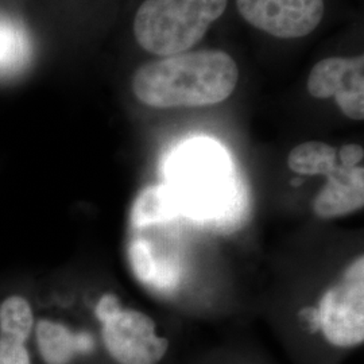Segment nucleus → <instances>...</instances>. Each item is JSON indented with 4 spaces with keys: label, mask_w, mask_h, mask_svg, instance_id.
<instances>
[{
    "label": "nucleus",
    "mask_w": 364,
    "mask_h": 364,
    "mask_svg": "<svg viewBox=\"0 0 364 364\" xmlns=\"http://www.w3.org/2000/svg\"><path fill=\"white\" fill-rule=\"evenodd\" d=\"M102 324L105 350L119 364H158L169 350L156 323L139 311L120 308Z\"/></svg>",
    "instance_id": "39448f33"
},
{
    "label": "nucleus",
    "mask_w": 364,
    "mask_h": 364,
    "mask_svg": "<svg viewBox=\"0 0 364 364\" xmlns=\"http://www.w3.org/2000/svg\"><path fill=\"white\" fill-rule=\"evenodd\" d=\"M338 162L344 166H360L363 165L364 150L359 144H344L338 150Z\"/></svg>",
    "instance_id": "dca6fc26"
},
{
    "label": "nucleus",
    "mask_w": 364,
    "mask_h": 364,
    "mask_svg": "<svg viewBox=\"0 0 364 364\" xmlns=\"http://www.w3.org/2000/svg\"><path fill=\"white\" fill-rule=\"evenodd\" d=\"M120 301L114 294H105L103 299L99 301L96 308V316L103 323L108 317H111L114 313L120 309Z\"/></svg>",
    "instance_id": "f3484780"
},
{
    "label": "nucleus",
    "mask_w": 364,
    "mask_h": 364,
    "mask_svg": "<svg viewBox=\"0 0 364 364\" xmlns=\"http://www.w3.org/2000/svg\"><path fill=\"white\" fill-rule=\"evenodd\" d=\"M228 0H144L134 18V37L146 52L169 57L188 52L207 34Z\"/></svg>",
    "instance_id": "7ed1b4c3"
},
{
    "label": "nucleus",
    "mask_w": 364,
    "mask_h": 364,
    "mask_svg": "<svg viewBox=\"0 0 364 364\" xmlns=\"http://www.w3.org/2000/svg\"><path fill=\"white\" fill-rule=\"evenodd\" d=\"M0 364H30V355L23 344L0 338Z\"/></svg>",
    "instance_id": "2eb2a0df"
},
{
    "label": "nucleus",
    "mask_w": 364,
    "mask_h": 364,
    "mask_svg": "<svg viewBox=\"0 0 364 364\" xmlns=\"http://www.w3.org/2000/svg\"><path fill=\"white\" fill-rule=\"evenodd\" d=\"M318 326L336 347L350 348L364 340V258L359 255L320 301Z\"/></svg>",
    "instance_id": "20e7f679"
},
{
    "label": "nucleus",
    "mask_w": 364,
    "mask_h": 364,
    "mask_svg": "<svg viewBox=\"0 0 364 364\" xmlns=\"http://www.w3.org/2000/svg\"><path fill=\"white\" fill-rule=\"evenodd\" d=\"M180 216V205L168 183L153 185L144 189L131 209V223L135 228H144Z\"/></svg>",
    "instance_id": "9d476101"
},
{
    "label": "nucleus",
    "mask_w": 364,
    "mask_h": 364,
    "mask_svg": "<svg viewBox=\"0 0 364 364\" xmlns=\"http://www.w3.org/2000/svg\"><path fill=\"white\" fill-rule=\"evenodd\" d=\"M239 69L223 50L180 53L139 66L131 80L136 99L154 108L205 107L227 100Z\"/></svg>",
    "instance_id": "f257e3e1"
},
{
    "label": "nucleus",
    "mask_w": 364,
    "mask_h": 364,
    "mask_svg": "<svg viewBox=\"0 0 364 364\" xmlns=\"http://www.w3.org/2000/svg\"><path fill=\"white\" fill-rule=\"evenodd\" d=\"M34 317L26 299L11 296L0 305V338L25 344L31 333Z\"/></svg>",
    "instance_id": "f8f14e48"
},
{
    "label": "nucleus",
    "mask_w": 364,
    "mask_h": 364,
    "mask_svg": "<svg viewBox=\"0 0 364 364\" xmlns=\"http://www.w3.org/2000/svg\"><path fill=\"white\" fill-rule=\"evenodd\" d=\"M251 26L277 38L309 36L323 21L324 0H236Z\"/></svg>",
    "instance_id": "423d86ee"
},
{
    "label": "nucleus",
    "mask_w": 364,
    "mask_h": 364,
    "mask_svg": "<svg viewBox=\"0 0 364 364\" xmlns=\"http://www.w3.org/2000/svg\"><path fill=\"white\" fill-rule=\"evenodd\" d=\"M308 92L314 99L335 97L341 112L352 120L364 119V55L329 57L313 66Z\"/></svg>",
    "instance_id": "0eeeda50"
},
{
    "label": "nucleus",
    "mask_w": 364,
    "mask_h": 364,
    "mask_svg": "<svg viewBox=\"0 0 364 364\" xmlns=\"http://www.w3.org/2000/svg\"><path fill=\"white\" fill-rule=\"evenodd\" d=\"M129 254L134 275L142 284H154L158 269L151 246L144 239H135L131 243Z\"/></svg>",
    "instance_id": "4468645a"
},
{
    "label": "nucleus",
    "mask_w": 364,
    "mask_h": 364,
    "mask_svg": "<svg viewBox=\"0 0 364 364\" xmlns=\"http://www.w3.org/2000/svg\"><path fill=\"white\" fill-rule=\"evenodd\" d=\"M37 343L41 356L48 364H68L77 352L92 347L90 336L73 335L65 326L41 320L37 326Z\"/></svg>",
    "instance_id": "1a4fd4ad"
},
{
    "label": "nucleus",
    "mask_w": 364,
    "mask_h": 364,
    "mask_svg": "<svg viewBox=\"0 0 364 364\" xmlns=\"http://www.w3.org/2000/svg\"><path fill=\"white\" fill-rule=\"evenodd\" d=\"M326 178L328 181L313 201V212L318 218H341L363 208V165L350 168L338 162Z\"/></svg>",
    "instance_id": "6e6552de"
},
{
    "label": "nucleus",
    "mask_w": 364,
    "mask_h": 364,
    "mask_svg": "<svg viewBox=\"0 0 364 364\" xmlns=\"http://www.w3.org/2000/svg\"><path fill=\"white\" fill-rule=\"evenodd\" d=\"M287 165L301 176H329L338 165V150L318 141H309L294 147Z\"/></svg>",
    "instance_id": "9b49d317"
},
{
    "label": "nucleus",
    "mask_w": 364,
    "mask_h": 364,
    "mask_svg": "<svg viewBox=\"0 0 364 364\" xmlns=\"http://www.w3.org/2000/svg\"><path fill=\"white\" fill-rule=\"evenodd\" d=\"M166 177L181 216L197 223L228 228L246 208L230 158L212 141L183 144L171 156Z\"/></svg>",
    "instance_id": "f03ea898"
},
{
    "label": "nucleus",
    "mask_w": 364,
    "mask_h": 364,
    "mask_svg": "<svg viewBox=\"0 0 364 364\" xmlns=\"http://www.w3.org/2000/svg\"><path fill=\"white\" fill-rule=\"evenodd\" d=\"M26 38L22 30L9 19H0V70H11L27 55Z\"/></svg>",
    "instance_id": "ddd939ff"
}]
</instances>
